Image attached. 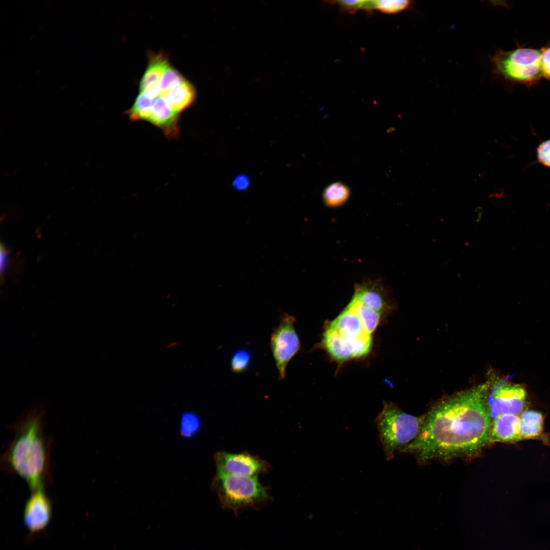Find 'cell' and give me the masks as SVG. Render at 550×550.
Returning <instances> with one entry per match:
<instances>
[{"label": "cell", "mask_w": 550, "mask_h": 550, "mask_svg": "<svg viewBox=\"0 0 550 550\" xmlns=\"http://www.w3.org/2000/svg\"><path fill=\"white\" fill-rule=\"evenodd\" d=\"M486 395L482 385L436 404L423 416L419 434L402 453L423 463L476 456L490 444L492 420Z\"/></svg>", "instance_id": "1"}, {"label": "cell", "mask_w": 550, "mask_h": 550, "mask_svg": "<svg viewBox=\"0 0 550 550\" xmlns=\"http://www.w3.org/2000/svg\"><path fill=\"white\" fill-rule=\"evenodd\" d=\"M349 304L358 315L366 330L372 335L379 324L383 314L361 304L352 297Z\"/></svg>", "instance_id": "17"}, {"label": "cell", "mask_w": 550, "mask_h": 550, "mask_svg": "<svg viewBox=\"0 0 550 550\" xmlns=\"http://www.w3.org/2000/svg\"><path fill=\"white\" fill-rule=\"evenodd\" d=\"M216 474L243 477L258 476L266 473L268 464L248 452H217L214 456Z\"/></svg>", "instance_id": "9"}, {"label": "cell", "mask_w": 550, "mask_h": 550, "mask_svg": "<svg viewBox=\"0 0 550 550\" xmlns=\"http://www.w3.org/2000/svg\"><path fill=\"white\" fill-rule=\"evenodd\" d=\"M170 108L180 114L181 112L191 105L196 97L194 86L185 79L173 89L160 94Z\"/></svg>", "instance_id": "15"}, {"label": "cell", "mask_w": 550, "mask_h": 550, "mask_svg": "<svg viewBox=\"0 0 550 550\" xmlns=\"http://www.w3.org/2000/svg\"><path fill=\"white\" fill-rule=\"evenodd\" d=\"M232 183L233 187L236 190L242 191L248 188L250 184V180L248 176L240 174L236 176Z\"/></svg>", "instance_id": "27"}, {"label": "cell", "mask_w": 550, "mask_h": 550, "mask_svg": "<svg viewBox=\"0 0 550 550\" xmlns=\"http://www.w3.org/2000/svg\"><path fill=\"white\" fill-rule=\"evenodd\" d=\"M520 417L512 414H501L492 421L490 444L497 442L515 443L521 439Z\"/></svg>", "instance_id": "13"}, {"label": "cell", "mask_w": 550, "mask_h": 550, "mask_svg": "<svg viewBox=\"0 0 550 550\" xmlns=\"http://www.w3.org/2000/svg\"><path fill=\"white\" fill-rule=\"evenodd\" d=\"M251 360V354L247 349L241 348L236 350L230 360L231 371L236 373L244 372L250 366Z\"/></svg>", "instance_id": "21"}, {"label": "cell", "mask_w": 550, "mask_h": 550, "mask_svg": "<svg viewBox=\"0 0 550 550\" xmlns=\"http://www.w3.org/2000/svg\"><path fill=\"white\" fill-rule=\"evenodd\" d=\"M339 6L343 12L353 13L359 10L371 12L376 9L375 1H336L331 2Z\"/></svg>", "instance_id": "22"}, {"label": "cell", "mask_w": 550, "mask_h": 550, "mask_svg": "<svg viewBox=\"0 0 550 550\" xmlns=\"http://www.w3.org/2000/svg\"><path fill=\"white\" fill-rule=\"evenodd\" d=\"M527 393L520 384L507 381H496L486 395V402L492 420L501 414L520 415L526 407Z\"/></svg>", "instance_id": "8"}, {"label": "cell", "mask_w": 550, "mask_h": 550, "mask_svg": "<svg viewBox=\"0 0 550 550\" xmlns=\"http://www.w3.org/2000/svg\"><path fill=\"white\" fill-rule=\"evenodd\" d=\"M185 79L179 71L170 65L165 71L160 81V94L173 89Z\"/></svg>", "instance_id": "24"}, {"label": "cell", "mask_w": 550, "mask_h": 550, "mask_svg": "<svg viewBox=\"0 0 550 550\" xmlns=\"http://www.w3.org/2000/svg\"><path fill=\"white\" fill-rule=\"evenodd\" d=\"M201 428L199 417L194 412L187 411L183 414L180 422V434L186 438L195 435Z\"/></svg>", "instance_id": "20"}, {"label": "cell", "mask_w": 550, "mask_h": 550, "mask_svg": "<svg viewBox=\"0 0 550 550\" xmlns=\"http://www.w3.org/2000/svg\"><path fill=\"white\" fill-rule=\"evenodd\" d=\"M155 100V99L145 94L140 93L133 105L127 111L126 113L132 121H148L151 116Z\"/></svg>", "instance_id": "19"}, {"label": "cell", "mask_w": 550, "mask_h": 550, "mask_svg": "<svg viewBox=\"0 0 550 550\" xmlns=\"http://www.w3.org/2000/svg\"><path fill=\"white\" fill-rule=\"evenodd\" d=\"M295 322L293 316L282 312L279 323L270 336V347L280 380L285 378L289 363L300 350Z\"/></svg>", "instance_id": "7"}, {"label": "cell", "mask_w": 550, "mask_h": 550, "mask_svg": "<svg viewBox=\"0 0 550 550\" xmlns=\"http://www.w3.org/2000/svg\"><path fill=\"white\" fill-rule=\"evenodd\" d=\"M147 122L160 128L168 138H175L179 134V114L172 111L159 96L155 100Z\"/></svg>", "instance_id": "14"}, {"label": "cell", "mask_w": 550, "mask_h": 550, "mask_svg": "<svg viewBox=\"0 0 550 550\" xmlns=\"http://www.w3.org/2000/svg\"><path fill=\"white\" fill-rule=\"evenodd\" d=\"M521 439L538 438L542 435L543 417L540 412L525 410L520 416Z\"/></svg>", "instance_id": "16"}, {"label": "cell", "mask_w": 550, "mask_h": 550, "mask_svg": "<svg viewBox=\"0 0 550 550\" xmlns=\"http://www.w3.org/2000/svg\"><path fill=\"white\" fill-rule=\"evenodd\" d=\"M1 278L8 266L9 256L8 251L2 244L1 246Z\"/></svg>", "instance_id": "28"}, {"label": "cell", "mask_w": 550, "mask_h": 550, "mask_svg": "<svg viewBox=\"0 0 550 550\" xmlns=\"http://www.w3.org/2000/svg\"><path fill=\"white\" fill-rule=\"evenodd\" d=\"M494 77L509 84L537 85L542 77L540 50L518 44L511 50L497 49L490 57Z\"/></svg>", "instance_id": "5"}, {"label": "cell", "mask_w": 550, "mask_h": 550, "mask_svg": "<svg viewBox=\"0 0 550 550\" xmlns=\"http://www.w3.org/2000/svg\"><path fill=\"white\" fill-rule=\"evenodd\" d=\"M536 155L539 163L550 168V139L540 143L536 149Z\"/></svg>", "instance_id": "25"}, {"label": "cell", "mask_w": 550, "mask_h": 550, "mask_svg": "<svg viewBox=\"0 0 550 550\" xmlns=\"http://www.w3.org/2000/svg\"><path fill=\"white\" fill-rule=\"evenodd\" d=\"M222 506L236 515L247 509H258L265 505L270 497L258 476L243 477L216 474L212 482Z\"/></svg>", "instance_id": "6"}, {"label": "cell", "mask_w": 550, "mask_h": 550, "mask_svg": "<svg viewBox=\"0 0 550 550\" xmlns=\"http://www.w3.org/2000/svg\"><path fill=\"white\" fill-rule=\"evenodd\" d=\"M51 515V504L44 489L32 491L26 503L24 518L25 525L33 532L43 529Z\"/></svg>", "instance_id": "10"}, {"label": "cell", "mask_w": 550, "mask_h": 550, "mask_svg": "<svg viewBox=\"0 0 550 550\" xmlns=\"http://www.w3.org/2000/svg\"><path fill=\"white\" fill-rule=\"evenodd\" d=\"M44 410L25 412L10 428L14 437L4 451L5 470L22 478L32 491L44 489L50 481V442L44 433Z\"/></svg>", "instance_id": "2"}, {"label": "cell", "mask_w": 550, "mask_h": 550, "mask_svg": "<svg viewBox=\"0 0 550 550\" xmlns=\"http://www.w3.org/2000/svg\"><path fill=\"white\" fill-rule=\"evenodd\" d=\"M423 416L416 417L402 410L395 403L384 401L375 419L384 456L389 460L395 452L402 453L417 437Z\"/></svg>", "instance_id": "4"}, {"label": "cell", "mask_w": 550, "mask_h": 550, "mask_svg": "<svg viewBox=\"0 0 550 550\" xmlns=\"http://www.w3.org/2000/svg\"><path fill=\"white\" fill-rule=\"evenodd\" d=\"M352 298L382 314L390 307L387 290L378 280H369L356 285Z\"/></svg>", "instance_id": "11"}, {"label": "cell", "mask_w": 550, "mask_h": 550, "mask_svg": "<svg viewBox=\"0 0 550 550\" xmlns=\"http://www.w3.org/2000/svg\"><path fill=\"white\" fill-rule=\"evenodd\" d=\"M349 195V189L345 184L336 182L325 188L323 193V199L327 206L335 208L344 204Z\"/></svg>", "instance_id": "18"}, {"label": "cell", "mask_w": 550, "mask_h": 550, "mask_svg": "<svg viewBox=\"0 0 550 550\" xmlns=\"http://www.w3.org/2000/svg\"><path fill=\"white\" fill-rule=\"evenodd\" d=\"M414 2L410 1L399 0H379L375 1L376 9L388 14H394L411 8L414 6Z\"/></svg>", "instance_id": "23"}, {"label": "cell", "mask_w": 550, "mask_h": 550, "mask_svg": "<svg viewBox=\"0 0 550 550\" xmlns=\"http://www.w3.org/2000/svg\"><path fill=\"white\" fill-rule=\"evenodd\" d=\"M540 50L542 76L550 80V45L542 47Z\"/></svg>", "instance_id": "26"}, {"label": "cell", "mask_w": 550, "mask_h": 550, "mask_svg": "<svg viewBox=\"0 0 550 550\" xmlns=\"http://www.w3.org/2000/svg\"><path fill=\"white\" fill-rule=\"evenodd\" d=\"M169 66L168 59L163 53H150L148 66L140 83V93L154 99L158 97L160 81Z\"/></svg>", "instance_id": "12"}, {"label": "cell", "mask_w": 550, "mask_h": 550, "mask_svg": "<svg viewBox=\"0 0 550 550\" xmlns=\"http://www.w3.org/2000/svg\"><path fill=\"white\" fill-rule=\"evenodd\" d=\"M321 345L332 358L343 363L368 354L371 350L372 335L348 304L326 326Z\"/></svg>", "instance_id": "3"}]
</instances>
